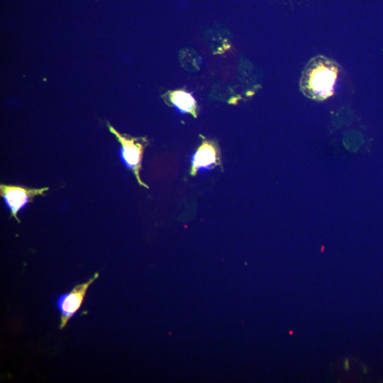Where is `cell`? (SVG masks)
Listing matches in <instances>:
<instances>
[{
    "label": "cell",
    "mask_w": 383,
    "mask_h": 383,
    "mask_svg": "<svg viewBox=\"0 0 383 383\" xmlns=\"http://www.w3.org/2000/svg\"><path fill=\"white\" fill-rule=\"evenodd\" d=\"M169 100L180 112L197 116V104L193 95L184 90L178 89L169 91Z\"/></svg>",
    "instance_id": "cell-6"
},
{
    "label": "cell",
    "mask_w": 383,
    "mask_h": 383,
    "mask_svg": "<svg viewBox=\"0 0 383 383\" xmlns=\"http://www.w3.org/2000/svg\"><path fill=\"white\" fill-rule=\"evenodd\" d=\"M99 274L96 272L88 281L74 286L72 289L66 294H62L57 300V307L60 312V329L62 330L68 321L80 309L87 291L90 285L99 277Z\"/></svg>",
    "instance_id": "cell-4"
},
{
    "label": "cell",
    "mask_w": 383,
    "mask_h": 383,
    "mask_svg": "<svg viewBox=\"0 0 383 383\" xmlns=\"http://www.w3.org/2000/svg\"><path fill=\"white\" fill-rule=\"evenodd\" d=\"M220 164L218 145L212 140L204 139L192 157L190 174L195 175L199 170L211 169Z\"/></svg>",
    "instance_id": "cell-5"
},
{
    "label": "cell",
    "mask_w": 383,
    "mask_h": 383,
    "mask_svg": "<svg viewBox=\"0 0 383 383\" xmlns=\"http://www.w3.org/2000/svg\"><path fill=\"white\" fill-rule=\"evenodd\" d=\"M108 128L121 144L122 159L125 165L132 170L138 183L140 186L149 189V187L142 181L140 176L143 155L148 145L146 138H135L123 135L109 124H108Z\"/></svg>",
    "instance_id": "cell-2"
},
{
    "label": "cell",
    "mask_w": 383,
    "mask_h": 383,
    "mask_svg": "<svg viewBox=\"0 0 383 383\" xmlns=\"http://www.w3.org/2000/svg\"><path fill=\"white\" fill-rule=\"evenodd\" d=\"M49 187L30 188L21 185L0 184V195L10 209L11 217H13L18 223H21L18 213L28 203L33 201L37 196L45 194Z\"/></svg>",
    "instance_id": "cell-3"
},
{
    "label": "cell",
    "mask_w": 383,
    "mask_h": 383,
    "mask_svg": "<svg viewBox=\"0 0 383 383\" xmlns=\"http://www.w3.org/2000/svg\"><path fill=\"white\" fill-rule=\"evenodd\" d=\"M340 71V66L335 60L316 55L309 60L302 70L300 91L311 100L324 101L333 94Z\"/></svg>",
    "instance_id": "cell-1"
},
{
    "label": "cell",
    "mask_w": 383,
    "mask_h": 383,
    "mask_svg": "<svg viewBox=\"0 0 383 383\" xmlns=\"http://www.w3.org/2000/svg\"><path fill=\"white\" fill-rule=\"evenodd\" d=\"M343 366H344V369L345 370L348 371L350 368V364H349V360L348 359H345V362L343 363Z\"/></svg>",
    "instance_id": "cell-7"
}]
</instances>
